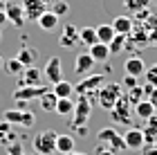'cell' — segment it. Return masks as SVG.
Segmentation results:
<instances>
[{"instance_id":"6da1fadb","label":"cell","mask_w":157,"mask_h":155,"mask_svg":"<svg viewBox=\"0 0 157 155\" xmlns=\"http://www.w3.org/2000/svg\"><path fill=\"white\" fill-rule=\"evenodd\" d=\"M97 144L99 146H105V149H110L115 153H124L126 151L124 135H121L115 126H103V128L97 133Z\"/></svg>"},{"instance_id":"7a4b0ae2","label":"cell","mask_w":157,"mask_h":155,"mask_svg":"<svg viewBox=\"0 0 157 155\" xmlns=\"http://www.w3.org/2000/svg\"><path fill=\"white\" fill-rule=\"evenodd\" d=\"M108 112H110L112 124H117V126H128V128L132 126V115H135V110H132V103L126 99V95H121L119 101L112 106Z\"/></svg>"},{"instance_id":"3957f363","label":"cell","mask_w":157,"mask_h":155,"mask_svg":"<svg viewBox=\"0 0 157 155\" xmlns=\"http://www.w3.org/2000/svg\"><path fill=\"white\" fill-rule=\"evenodd\" d=\"M124 95V88H121V83H117V81H105L101 88L97 90V101H99V106H101L103 110H110L112 106H115L117 101H119V97Z\"/></svg>"},{"instance_id":"277c9868","label":"cell","mask_w":157,"mask_h":155,"mask_svg":"<svg viewBox=\"0 0 157 155\" xmlns=\"http://www.w3.org/2000/svg\"><path fill=\"white\" fill-rule=\"evenodd\" d=\"M92 103L90 101V97L88 95H78V99L74 101V110H72V128L76 130V128H83L85 124H88V119H90V115H92Z\"/></svg>"},{"instance_id":"5b68a950","label":"cell","mask_w":157,"mask_h":155,"mask_svg":"<svg viewBox=\"0 0 157 155\" xmlns=\"http://www.w3.org/2000/svg\"><path fill=\"white\" fill-rule=\"evenodd\" d=\"M56 135H59V133H54V130L38 133V135L34 137V142H32L34 151H36L38 155H52V153H56Z\"/></svg>"},{"instance_id":"8992f818","label":"cell","mask_w":157,"mask_h":155,"mask_svg":"<svg viewBox=\"0 0 157 155\" xmlns=\"http://www.w3.org/2000/svg\"><path fill=\"white\" fill-rule=\"evenodd\" d=\"M2 119L9 122L11 126H23V128H29V126H34V122H36V117H34V112L29 108H27V110H18V108L5 110Z\"/></svg>"},{"instance_id":"52a82bcc","label":"cell","mask_w":157,"mask_h":155,"mask_svg":"<svg viewBox=\"0 0 157 155\" xmlns=\"http://www.w3.org/2000/svg\"><path fill=\"white\" fill-rule=\"evenodd\" d=\"M105 81H108V79H105V74H88L85 79H81V81L74 86V92H76V95H90V92H97V90L101 88Z\"/></svg>"},{"instance_id":"ba28073f","label":"cell","mask_w":157,"mask_h":155,"mask_svg":"<svg viewBox=\"0 0 157 155\" xmlns=\"http://www.w3.org/2000/svg\"><path fill=\"white\" fill-rule=\"evenodd\" d=\"M124 144H126V151H141V149H144V144H146L144 130L137 128V126L126 128V133H124Z\"/></svg>"},{"instance_id":"9c48e42d","label":"cell","mask_w":157,"mask_h":155,"mask_svg":"<svg viewBox=\"0 0 157 155\" xmlns=\"http://www.w3.org/2000/svg\"><path fill=\"white\" fill-rule=\"evenodd\" d=\"M47 86H20L13 90V101H32L47 92Z\"/></svg>"},{"instance_id":"30bf717a","label":"cell","mask_w":157,"mask_h":155,"mask_svg":"<svg viewBox=\"0 0 157 155\" xmlns=\"http://www.w3.org/2000/svg\"><path fill=\"white\" fill-rule=\"evenodd\" d=\"M43 76H45L52 86L63 79V63H61L59 56H52V59L45 63V68H43Z\"/></svg>"},{"instance_id":"8fae6325","label":"cell","mask_w":157,"mask_h":155,"mask_svg":"<svg viewBox=\"0 0 157 155\" xmlns=\"http://www.w3.org/2000/svg\"><path fill=\"white\" fill-rule=\"evenodd\" d=\"M20 7H23L25 20H34V23L43 16V11H47V5L43 2V0H23Z\"/></svg>"},{"instance_id":"7c38bea8","label":"cell","mask_w":157,"mask_h":155,"mask_svg":"<svg viewBox=\"0 0 157 155\" xmlns=\"http://www.w3.org/2000/svg\"><path fill=\"white\" fill-rule=\"evenodd\" d=\"M20 86H43V70H38L36 65L25 68L18 74V88Z\"/></svg>"},{"instance_id":"4fadbf2b","label":"cell","mask_w":157,"mask_h":155,"mask_svg":"<svg viewBox=\"0 0 157 155\" xmlns=\"http://www.w3.org/2000/svg\"><path fill=\"white\" fill-rule=\"evenodd\" d=\"M5 16H7V23H11L13 27H23L25 25V14H23V7L18 2H7L5 5Z\"/></svg>"},{"instance_id":"5bb4252c","label":"cell","mask_w":157,"mask_h":155,"mask_svg":"<svg viewBox=\"0 0 157 155\" xmlns=\"http://www.w3.org/2000/svg\"><path fill=\"white\" fill-rule=\"evenodd\" d=\"M124 70L126 74H132V76H141L146 72V63L141 56H128L126 63H124Z\"/></svg>"},{"instance_id":"9a60e30c","label":"cell","mask_w":157,"mask_h":155,"mask_svg":"<svg viewBox=\"0 0 157 155\" xmlns=\"http://www.w3.org/2000/svg\"><path fill=\"white\" fill-rule=\"evenodd\" d=\"M92 68H94V59H92L88 52L76 54V59H74V72L76 74H90Z\"/></svg>"},{"instance_id":"2e32d148","label":"cell","mask_w":157,"mask_h":155,"mask_svg":"<svg viewBox=\"0 0 157 155\" xmlns=\"http://www.w3.org/2000/svg\"><path fill=\"white\" fill-rule=\"evenodd\" d=\"M59 43H61V47H74L76 43H78V29L74 25H65L63 27V34H61V38H59Z\"/></svg>"},{"instance_id":"e0dca14e","label":"cell","mask_w":157,"mask_h":155,"mask_svg":"<svg viewBox=\"0 0 157 155\" xmlns=\"http://www.w3.org/2000/svg\"><path fill=\"white\" fill-rule=\"evenodd\" d=\"M88 54L92 56V59H94V63H103V61H108L110 59V50H108V45L105 43H97L94 45H90L88 47Z\"/></svg>"},{"instance_id":"ac0fdd59","label":"cell","mask_w":157,"mask_h":155,"mask_svg":"<svg viewBox=\"0 0 157 155\" xmlns=\"http://www.w3.org/2000/svg\"><path fill=\"white\" fill-rule=\"evenodd\" d=\"M132 25H135V18L130 16H117L115 20H112V29H115V34H130L132 32Z\"/></svg>"},{"instance_id":"d6986e66","label":"cell","mask_w":157,"mask_h":155,"mask_svg":"<svg viewBox=\"0 0 157 155\" xmlns=\"http://www.w3.org/2000/svg\"><path fill=\"white\" fill-rule=\"evenodd\" d=\"M144 139H146V144H153V142H157V112L153 117H148L146 119V126L144 128Z\"/></svg>"},{"instance_id":"ffe728a7","label":"cell","mask_w":157,"mask_h":155,"mask_svg":"<svg viewBox=\"0 0 157 155\" xmlns=\"http://www.w3.org/2000/svg\"><path fill=\"white\" fill-rule=\"evenodd\" d=\"M132 108H135V117H139V119H144V122H146V119L148 117H153L155 115V108H153V103L151 101H148V99H141L139 103H135L132 106Z\"/></svg>"},{"instance_id":"44dd1931","label":"cell","mask_w":157,"mask_h":155,"mask_svg":"<svg viewBox=\"0 0 157 155\" xmlns=\"http://www.w3.org/2000/svg\"><path fill=\"white\" fill-rule=\"evenodd\" d=\"M74 137L72 135H56V153L61 155H67L74 151Z\"/></svg>"},{"instance_id":"7402d4cb","label":"cell","mask_w":157,"mask_h":155,"mask_svg":"<svg viewBox=\"0 0 157 155\" xmlns=\"http://www.w3.org/2000/svg\"><path fill=\"white\" fill-rule=\"evenodd\" d=\"M16 59L23 63L25 68H29V65H34L36 63V59H38V52L34 50V47H20L18 50V54H16Z\"/></svg>"},{"instance_id":"603a6c76","label":"cell","mask_w":157,"mask_h":155,"mask_svg":"<svg viewBox=\"0 0 157 155\" xmlns=\"http://www.w3.org/2000/svg\"><path fill=\"white\" fill-rule=\"evenodd\" d=\"M36 23H38L40 29L52 32V29H56V25H59V16H56V14H52V11H43V16L36 20Z\"/></svg>"},{"instance_id":"cb8c5ba5","label":"cell","mask_w":157,"mask_h":155,"mask_svg":"<svg viewBox=\"0 0 157 155\" xmlns=\"http://www.w3.org/2000/svg\"><path fill=\"white\" fill-rule=\"evenodd\" d=\"M52 92L59 97V99H67V97H72L74 95V86L70 81H65V79H61L59 83H54V88H52Z\"/></svg>"},{"instance_id":"d4e9b609","label":"cell","mask_w":157,"mask_h":155,"mask_svg":"<svg viewBox=\"0 0 157 155\" xmlns=\"http://www.w3.org/2000/svg\"><path fill=\"white\" fill-rule=\"evenodd\" d=\"M78 43L90 47L97 43V29L94 27H83V29H78Z\"/></svg>"},{"instance_id":"484cf974","label":"cell","mask_w":157,"mask_h":155,"mask_svg":"<svg viewBox=\"0 0 157 155\" xmlns=\"http://www.w3.org/2000/svg\"><path fill=\"white\" fill-rule=\"evenodd\" d=\"M38 101H40V108L45 110V112H54V108H56V101H59V97H56L54 92H52V88L47 90L43 97H38Z\"/></svg>"},{"instance_id":"4316f807","label":"cell","mask_w":157,"mask_h":155,"mask_svg":"<svg viewBox=\"0 0 157 155\" xmlns=\"http://www.w3.org/2000/svg\"><path fill=\"white\" fill-rule=\"evenodd\" d=\"M16 139V133H13V126L9 122H0V144H11Z\"/></svg>"},{"instance_id":"83f0119b","label":"cell","mask_w":157,"mask_h":155,"mask_svg":"<svg viewBox=\"0 0 157 155\" xmlns=\"http://www.w3.org/2000/svg\"><path fill=\"white\" fill-rule=\"evenodd\" d=\"M126 41H128V36L126 34H115V38L108 43V50H110V56H117V54H121V50L126 47Z\"/></svg>"},{"instance_id":"f1b7e54d","label":"cell","mask_w":157,"mask_h":155,"mask_svg":"<svg viewBox=\"0 0 157 155\" xmlns=\"http://www.w3.org/2000/svg\"><path fill=\"white\" fill-rule=\"evenodd\" d=\"M72 110H74V101H72V97H67V99H59V101H56L54 112H59L61 117H70V115H72Z\"/></svg>"},{"instance_id":"f546056e","label":"cell","mask_w":157,"mask_h":155,"mask_svg":"<svg viewBox=\"0 0 157 155\" xmlns=\"http://www.w3.org/2000/svg\"><path fill=\"white\" fill-rule=\"evenodd\" d=\"M112 38H115V29H112V25H99L97 27V41H99V43L108 45Z\"/></svg>"},{"instance_id":"4dcf8cb0","label":"cell","mask_w":157,"mask_h":155,"mask_svg":"<svg viewBox=\"0 0 157 155\" xmlns=\"http://www.w3.org/2000/svg\"><path fill=\"white\" fill-rule=\"evenodd\" d=\"M124 95H126V99L130 101L132 106H135V103H139L141 99H146V95H144V86H139V83H137V86H132L130 90H126Z\"/></svg>"},{"instance_id":"1f68e13d","label":"cell","mask_w":157,"mask_h":155,"mask_svg":"<svg viewBox=\"0 0 157 155\" xmlns=\"http://www.w3.org/2000/svg\"><path fill=\"white\" fill-rule=\"evenodd\" d=\"M148 5H151V0H124V7H126L128 11H132V14L144 11Z\"/></svg>"},{"instance_id":"d6a6232c","label":"cell","mask_w":157,"mask_h":155,"mask_svg":"<svg viewBox=\"0 0 157 155\" xmlns=\"http://www.w3.org/2000/svg\"><path fill=\"white\" fill-rule=\"evenodd\" d=\"M2 65H5V70H7V74H20V72L25 70V65L16 59V56H13V59H9V61H5Z\"/></svg>"},{"instance_id":"836d02e7","label":"cell","mask_w":157,"mask_h":155,"mask_svg":"<svg viewBox=\"0 0 157 155\" xmlns=\"http://www.w3.org/2000/svg\"><path fill=\"white\" fill-rule=\"evenodd\" d=\"M52 14H56L59 18H63L65 14L70 11V5L65 2V0H56V2H52V9H49Z\"/></svg>"},{"instance_id":"e575fe53","label":"cell","mask_w":157,"mask_h":155,"mask_svg":"<svg viewBox=\"0 0 157 155\" xmlns=\"http://www.w3.org/2000/svg\"><path fill=\"white\" fill-rule=\"evenodd\" d=\"M144 76H146V83H148V86H153V88H157V63H153L151 68H146V72H144Z\"/></svg>"},{"instance_id":"d590c367","label":"cell","mask_w":157,"mask_h":155,"mask_svg":"<svg viewBox=\"0 0 157 155\" xmlns=\"http://www.w3.org/2000/svg\"><path fill=\"white\" fill-rule=\"evenodd\" d=\"M7 155H25L23 144H20V142H16V139H13L11 144H7Z\"/></svg>"},{"instance_id":"8d00e7d4","label":"cell","mask_w":157,"mask_h":155,"mask_svg":"<svg viewBox=\"0 0 157 155\" xmlns=\"http://www.w3.org/2000/svg\"><path fill=\"white\" fill-rule=\"evenodd\" d=\"M132 86H137V76H132V74H126V76H124V81H121V88L130 90Z\"/></svg>"},{"instance_id":"74e56055","label":"cell","mask_w":157,"mask_h":155,"mask_svg":"<svg viewBox=\"0 0 157 155\" xmlns=\"http://www.w3.org/2000/svg\"><path fill=\"white\" fill-rule=\"evenodd\" d=\"M141 155H157V142H153V144H144Z\"/></svg>"},{"instance_id":"f35d334b","label":"cell","mask_w":157,"mask_h":155,"mask_svg":"<svg viewBox=\"0 0 157 155\" xmlns=\"http://www.w3.org/2000/svg\"><path fill=\"white\" fill-rule=\"evenodd\" d=\"M97 155H119V153H115V151L105 149V146H99V144H97Z\"/></svg>"},{"instance_id":"ab89813d","label":"cell","mask_w":157,"mask_h":155,"mask_svg":"<svg viewBox=\"0 0 157 155\" xmlns=\"http://www.w3.org/2000/svg\"><path fill=\"white\" fill-rule=\"evenodd\" d=\"M148 101H151V103H153V108L157 110V88H153L151 92H148Z\"/></svg>"},{"instance_id":"60d3db41","label":"cell","mask_w":157,"mask_h":155,"mask_svg":"<svg viewBox=\"0 0 157 155\" xmlns=\"http://www.w3.org/2000/svg\"><path fill=\"white\" fill-rule=\"evenodd\" d=\"M7 23V16H5V9H0V27Z\"/></svg>"},{"instance_id":"b9f144b4","label":"cell","mask_w":157,"mask_h":155,"mask_svg":"<svg viewBox=\"0 0 157 155\" xmlns=\"http://www.w3.org/2000/svg\"><path fill=\"white\" fill-rule=\"evenodd\" d=\"M43 2H45V5H52V2H56V0H43Z\"/></svg>"},{"instance_id":"7bdbcfd3","label":"cell","mask_w":157,"mask_h":155,"mask_svg":"<svg viewBox=\"0 0 157 155\" xmlns=\"http://www.w3.org/2000/svg\"><path fill=\"white\" fill-rule=\"evenodd\" d=\"M67 155H85V153H76V151H72V153H67Z\"/></svg>"},{"instance_id":"ee69618b","label":"cell","mask_w":157,"mask_h":155,"mask_svg":"<svg viewBox=\"0 0 157 155\" xmlns=\"http://www.w3.org/2000/svg\"><path fill=\"white\" fill-rule=\"evenodd\" d=\"M7 2H9V0H0V5H2V7H5V5H7Z\"/></svg>"},{"instance_id":"f6af8a7d","label":"cell","mask_w":157,"mask_h":155,"mask_svg":"<svg viewBox=\"0 0 157 155\" xmlns=\"http://www.w3.org/2000/svg\"><path fill=\"white\" fill-rule=\"evenodd\" d=\"M151 2H153V5H155V7H157V0H151Z\"/></svg>"},{"instance_id":"bcb514c9","label":"cell","mask_w":157,"mask_h":155,"mask_svg":"<svg viewBox=\"0 0 157 155\" xmlns=\"http://www.w3.org/2000/svg\"><path fill=\"white\" fill-rule=\"evenodd\" d=\"M0 38H2V27H0Z\"/></svg>"},{"instance_id":"7dc6e473","label":"cell","mask_w":157,"mask_h":155,"mask_svg":"<svg viewBox=\"0 0 157 155\" xmlns=\"http://www.w3.org/2000/svg\"><path fill=\"white\" fill-rule=\"evenodd\" d=\"M2 63H5V61H2V59H0V65H2Z\"/></svg>"}]
</instances>
